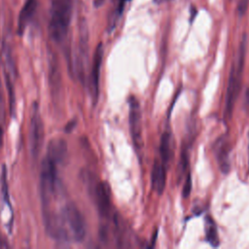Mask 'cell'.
<instances>
[{"label":"cell","instance_id":"cell-1","mask_svg":"<svg viewBox=\"0 0 249 249\" xmlns=\"http://www.w3.org/2000/svg\"><path fill=\"white\" fill-rule=\"evenodd\" d=\"M72 17V0H53L51 5L49 33L55 42H61L69 28Z\"/></svg>","mask_w":249,"mask_h":249},{"label":"cell","instance_id":"cell-2","mask_svg":"<svg viewBox=\"0 0 249 249\" xmlns=\"http://www.w3.org/2000/svg\"><path fill=\"white\" fill-rule=\"evenodd\" d=\"M59 212L70 239L76 242L83 241L86 236L87 227L85 218L80 209L75 203L69 202L66 203Z\"/></svg>","mask_w":249,"mask_h":249},{"label":"cell","instance_id":"cell-3","mask_svg":"<svg viewBox=\"0 0 249 249\" xmlns=\"http://www.w3.org/2000/svg\"><path fill=\"white\" fill-rule=\"evenodd\" d=\"M59 164L46 156L40 167V195L43 206L51 204V199L55 194L57 166Z\"/></svg>","mask_w":249,"mask_h":249},{"label":"cell","instance_id":"cell-4","mask_svg":"<svg viewBox=\"0 0 249 249\" xmlns=\"http://www.w3.org/2000/svg\"><path fill=\"white\" fill-rule=\"evenodd\" d=\"M44 123L37 108V105L34 104L29 127L30 152L34 159L38 157L42 150V146L44 143Z\"/></svg>","mask_w":249,"mask_h":249},{"label":"cell","instance_id":"cell-5","mask_svg":"<svg viewBox=\"0 0 249 249\" xmlns=\"http://www.w3.org/2000/svg\"><path fill=\"white\" fill-rule=\"evenodd\" d=\"M242 73H243L242 71L235 69V67L231 65L230 76H229V84H228L227 98H226V112H227L228 118H231V116L235 99L240 90Z\"/></svg>","mask_w":249,"mask_h":249},{"label":"cell","instance_id":"cell-6","mask_svg":"<svg viewBox=\"0 0 249 249\" xmlns=\"http://www.w3.org/2000/svg\"><path fill=\"white\" fill-rule=\"evenodd\" d=\"M129 128L134 145L137 149H140L142 145L141 141V111L137 99L133 96L129 98Z\"/></svg>","mask_w":249,"mask_h":249},{"label":"cell","instance_id":"cell-7","mask_svg":"<svg viewBox=\"0 0 249 249\" xmlns=\"http://www.w3.org/2000/svg\"><path fill=\"white\" fill-rule=\"evenodd\" d=\"M91 194L99 214L102 217H107L111 210V197L108 184L106 182L95 183L91 188Z\"/></svg>","mask_w":249,"mask_h":249},{"label":"cell","instance_id":"cell-8","mask_svg":"<svg viewBox=\"0 0 249 249\" xmlns=\"http://www.w3.org/2000/svg\"><path fill=\"white\" fill-rule=\"evenodd\" d=\"M102 57H103V47H102V44L100 43L96 47L94 54H93V60H92L90 78H89L90 93H91V97H92L94 103L96 102V100L98 98L99 76H100V68H101Z\"/></svg>","mask_w":249,"mask_h":249},{"label":"cell","instance_id":"cell-9","mask_svg":"<svg viewBox=\"0 0 249 249\" xmlns=\"http://www.w3.org/2000/svg\"><path fill=\"white\" fill-rule=\"evenodd\" d=\"M215 154L219 162L220 169L223 173H228L230 170V160L229 153L231 150L229 138L227 135L221 136L214 145Z\"/></svg>","mask_w":249,"mask_h":249},{"label":"cell","instance_id":"cell-10","mask_svg":"<svg viewBox=\"0 0 249 249\" xmlns=\"http://www.w3.org/2000/svg\"><path fill=\"white\" fill-rule=\"evenodd\" d=\"M37 8V0H26L19 12L18 20V33L21 35L32 19Z\"/></svg>","mask_w":249,"mask_h":249},{"label":"cell","instance_id":"cell-11","mask_svg":"<svg viewBox=\"0 0 249 249\" xmlns=\"http://www.w3.org/2000/svg\"><path fill=\"white\" fill-rule=\"evenodd\" d=\"M165 182H166V171H165L164 163L156 160L153 165L152 174H151L152 188L159 195H161L165 187Z\"/></svg>","mask_w":249,"mask_h":249},{"label":"cell","instance_id":"cell-12","mask_svg":"<svg viewBox=\"0 0 249 249\" xmlns=\"http://www.w3.org/2000/svg\"><path fill=\"white\" fill-rule=\"evenodd\" d=\"M47 156L58 164L64 162L67 157V144L63 139H53L50 141L47 149Z\"/></svg>","mask_w":249,"mask_h":249},{"label":"cell","instance_id":"cell-13","mask_svg":"<svg viewBox=\"0 0 249 249\" xmlns=\"http://www.w3.org/2000/svg\"><path fill=\"white\" fill-rule=\"evenodd\" d=\"M205 235L207 241L214 247L219 245V236L218 231L215 223L210 219V217L207 218L205 222Z\"/></svg>","mask_w":249,"mask_h":249},{"label":"cell","instance_id":"cell-14","mask_svg":"<svg viewBox=\"0 0 249 249\" xmlns=\"http://www.w3.org/2000/svg\"><path fill=\"white\" fill-rule=\"evenodd\" d=\"M160 157L163 163L168 162L170 156H171V149H170V133L164 132L160 138Z\"/></svg>","mask_w":249,"mask_h":249},{"label":"cell","instance_id":"cell-15","mask_svg":"<svg viewBox=\"0 0 249 249\" xmlns=\"http://www.w3.org/2000/svg\"><path fill=\"white\" fill-rule=\"evenodd\" d=\"M51 70V80H52V87L54 89V92L57 93L58 89H60L59 84H60V78H59V71H58V66L55 62L52 63V66L50 67Z\"/></svg>","mask_w":249,"mask_h":249},{"label":"cell","instance_id":"cell-16","mask_svg":"<svg viewBox=\"0 0 249 249\" xmlns=\"http://www.w3.org/2000/svg\"><path fill=\"white\" fill-rule=\"evenodd\" d=\"M124 2H125V0H120L118 5L116 6L114 12L112 13V17L109 19V27H110V29L114 28V26L116 25V22L118 21V18L122 15L123 10H124Z\"/></svg>","mask_w":249,"mask_h":249},{"label":"cell","instance_id":"cell-17","mask_svg":"<svg viewBox=\"0 0 249 249\" xmlns=\"http://www.w3.org/2000/svg\"><path fill=\"white\" fill-rule=\"evenodd\" d=\"M1 186H2V193L3 196L6 201L9 202V195H8V184H7V176H6V170L5 167L3 166V171H2V176H1Z\"/></svg>","mask_w":249,"mask_h":249},{"label":"cell","instance_id":"cell-18","mask_svg":"<svg viewBox=\"0 0 249 249\" xmlns=\"http://www.w3.org/2000/svg\"><path fill=\"white\" fill-rule=\"evenodd\" d=\"M191 191H192V176H191V173H188L185 183L183 185V191H182L183 196L188 197L189 195L191 194Z\"/></svg>","mask_w":249,"mask_h":249},{"label":"cell","instance_id":"cell-19","mask_svg":"<svg viewBox=\"0 0 249 249\" xmlns=\"http://www.w3.org/2000/svg\"><path fill=\"white\" fill-rule=\"evenodd\" d=\"M249 0H237V13L240 17H242L248 8Z\"/></svg>","mask_w":249,"mask_h":249},{"label":"cell","instance_id":"cell-20","mask_svg":"<svg viewBox=\"0 0 249 249\" xmlns=\"http://www.w3.org/2000/svg\"><path fill=\"white\" fill-rule=\"evenodd\" d=\"M5 115V98H4V92L2 89V84L0 80V120H3Z\"/></svg>","mask_w":249,"mask_h":249},{"label":"cell","instance_id":"cell-21","mask_svg":"<svg viewBox=\"0 0 249 249\" xmlns=\"http://www.w3.org/2000/svg\"><path fill=\"white\" fill-rule=\"evenodd\" d=\"M244 105H245V109L249 110V89L246 91V94L244 96Z\"/></svg>","mask_w":249,"mask_h":249},{"label":"cell","instance_id":"cell-22","mask_svg":"<svg viewBox=\"0 0 249 249\" xmlns=\"http://www.w3.org/2000/svg\"><path fill=\"white\" fill-rule=\"evenodd\" d=\"M163 1H165V0H155V2H157V3H161Z\"/></svg>","mask_w":249,"mask_h":249},{"label":"cell","instance_id":"cell-23","mask_svg":"<svg viewBox=\"0 0 249 249\" xmlns=\"http://www.w3.org/2000/svg\"><path fill=\"white\" fill-rule=\"evenodd\" d=\"M248 154H249V146H248Z\"/></svg>","mask_w":249,"mask_h":249}]
</instances>
